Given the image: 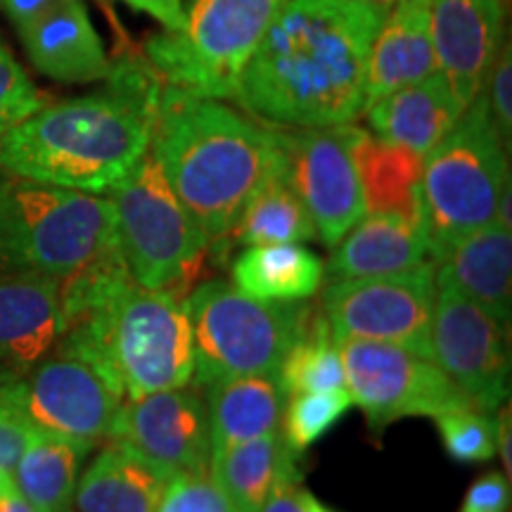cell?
I'll list each match as a JSON object with an SVG mask.
<instances>
[{
	"instance_id": "2",
	"label": "cell",
	"mask_w": 512,
	"mask_h": 512,
	"mask_svg": "<svg viewBox=\"0 0 512 512\" xmlns=\"http://www.w3.org/2000/svg\"><path fill=\"white\" fill-rule=\"evenodd\" d=\"M57 354L79 358L121 399L192 382V332L183 299L133 280L121 249L60 283Z\"/></svg>"
},
{
	"instance_id": "17",
	"label": "cell",
	"mask_w": 512,
	"mask_h": 512,
	"mask_svg": "<svg viewBox=\"0 0 512 512\" xmlns=\"http://www.w3.org/2000/svg\"><path fill=\"white\" fill-rule=\"evenodd\" d=\"M62 332L60 283L0 271V382L50 356Z\"/></svg>"
},
{
	"instance_id": "38",
	"label": "cell",
	"mask_w": 512,
	"mask_h": 512,
	"mask_svg": "<svg viewBox=\"0 0 512 512\" xmlns=\"http://www.w3.org/2000/svg\"><path fill=\"white\" fill-rule=\"evenodd\" d=\"M320 505L323 503L309 494L302 482H290L273 491L261 512H320Z\"/></svg>"
},
{
	"instance_id": "43",
	"label": "cell",
	"mask_w": 512,
	"mask_h": 512,
	"mask_svg": "<svg viewBox=\"0 0 512 512\" xmlns=\"http://www.w3.org/2000/svg\"><path fill=\"white\" fill-rule=\"evenodd\" d=\"M370 3L384 5V8H392V5H394V3H399V0H370Z\"/></svg>"
},
{
	"instance_id": "44",
	"label": "cell",
	"mask_w": 512,
	"mask_h": 512,
	"mask_svg": "<svg viewBox=\"0 0 512 512\" xmlns=\"http://www.w3.org/2000/svg\"><path fill=\"white\" fill-rule=\"evenodd\" d=\"M320 512H335V510H330L328 505H320Z\"/></svg>"
},
{
	"instance_id": "13",
	"label": "cell",
	"mask_w": 512,
	"mask_h": 512,
	"mask_svg": "<svg viewBox=\"0 0 512 512\" xmlns=\"http://www.w3.org/2000/svg\"><path fill=\"white\" fill-rule=\"evenodd\" d=\"M434 283L432 361L477 411L494 415L510 394L508 328L437 275V268Z\"/></svg>"
},
{
	"instance_id": "35",
	"label": "cell",
	"mask_w": 512,
	"mask_h": 512,
	"mask_svg": "<svg viewBox=\"0 0 512 512\" xmlns=\"http://www.w3.org/2000/svg\"><path fill=\"white\" fill-rule=\"evenodd\" d=\"M31 425L0 387V496L15 486V467L29 441Z\"/></svg>"
},
{
	"instance_id": "32",
	"label": "cell",
	"mask_w": 512,
	"mask_h": 512,
	"mask_svg": "<svg viewBox=\"0 0 512 512\" xmlns=\"http://www.w3.org/2000/svg\"><path fill=\"white\" fill-rule=\"evenodd\" d=\"M434 420L448 458L456 463H486L496 456L494 415L465 408V411L444 413Z\"/></svg>"
},
{
	"instance_id": "30",
	"label": "cell",
	"mask_w": 512,
	"mask_h": 512,
	"mask_svg": "<svg viewBox=\"0 0 512 512\" xmlns=\"http://www.w3.org/2000/svg\"><path fill=\"white\" fill-rule=\"evenodd\" d=\"M278 380L285 396L347 387L335 335L320 311H316L309 332L285 354L278 368Z\"/></svg>"
},
{
	"instance_id": "14",
	"label": "cell",
	"mask_w": 512,
	"mask_h": 512,
	"mask_svg": "<svg viewBox=\"0 0 512 512\" xmlns=\"http://www.w3.org/2000/svg\"><path fill=\"white\" fill-rule=\"evenodd\" d=\"M31 427L95 446L107 439L124 399L98 370L79 358L53 354L27 373L0 382Z\"/></svg>"
},
{
	"instance_id": "3",
	"label": "cell",
	"mask_w": 512,
	"mask_h": 512,
	"mask_svg": "<svg viewBox=\"0 0 512 512\" xmlns=\"http://www.w3.org/2000/svg\"><path fill=\"white\" fill-rule=\"evenodd\" d=\"M105 81L12 126L0 138V174L107 195L150 150L164 83L136 60L114 62Z\"/></svg>"
},
{
	"instance_id": "12",
	"label": "cell",
	"mask_w": 512,
	"mask_h": 512,
	"mask_svg": "<svg viewBox=\"0 0 512 512\" xmlns=\"http://www.w3.org/2000/svg\"><path fill=\"white\" fill-rule=\"evenodd\" d=\"M290 188L316 223L318 240L335 247L366 216L354 162V124L328 128H273Z\"/></svg>"
},
{
	"instance_id": "21",
	"label": "cell",
	"mask_w": 512,
	"mask_h": 512,
	"mask_svg": "<svg viewBox=\"0 0 512 512\" xmlns=\"http://www.w3.org/2000/svg\"><path fill=\"white\" fill-rule=\"evenodd\" d=\"M363 114L373 136L425 157L456 124L463 107L441 72L403 86L368 105Z\"/></svg>"
},
{
	"instance_id": "29",
	"label": "cell",
	"mask_w": 512,
	"mask_h": 512,
	"mask_svg": "<svg viewBox=\"0 0 512 512\" xmlns=\"http://www.w3.org/2000/svg\"><path fill=\"white\" fill-rule=\"evenodd\" d=\"M91 446L31 427L15 467V486L36 512H74L81 460Z\"/></svg>"
},
{
	"instance_id": "8",
	"label": "cell",
	"mask_w": 512,
	"mask_h": 512,
	"mask_svg": "<svg viewBox=\"0 0 512 512\" xmlns=\"http://www.w3.org/2000/svg\"><path fill=\"white\" fill-rule=\"evenodd\" d=\"M107 197L117 216L121 256L133 280L147 290L183 297L200 273L211 240L171 190L152 147Z\"/></svg>"
},
{
	"instance_id": "37",
	"label": "cell",
	"mask_w": 512,
	"mask_h": 512,
	"mask_svg": "<svg viewBox=\"0 0 512 512\" xmlns=\"http://www.w3.org/2000/svg\"><path fill=\"white\" fill-rule=\"evenodd\" d=\"M510 479L503 472H489L467 489L458 512H508Z\"/></svg>"
},
{
	"instance_id": "33",
	"label": "cell",
	"mask_w": 512,
	"mask_h": 512,
	"mask_svg": "<svg viewBox=\"0 0 512 512\" xmlns=\"http://www.w3.org/2000/svg\"><path fill=\"white\" fill-rule=\"evenodd\" d=\"M43 105L36 83L0 41V138Z\"/></svg>"
},
{
	"instance_id": "41",
	"label": "cell",
	"mask_w": 512,
	"mask_h": 512,
	"mask_svg": "<svg viewBox=\"0 0 512 512\" xmlns=\"http://www.w3.org/2000/svg\"><path fill=\"white\" fill-rule=\"evenodd\" d=\"M501 411V408H498ZM512 422H510V406H505L501 415H498L496 420V453L501 456L503 460V470H505V477L510 479L512 475V453H510V446H512Z\"/></svg>"
},
{
	"instance_id": "40",
	"label": "cell",
	"mask_w": 512,
	"mask_h": 512,
	"mask_svg": "<svg viewBox=\"0 0 512 512\" xmlns=\"http://www.w3.org/2000/svg\"><path fill=\"white\" fill-rule=\"evenodd\" d=\"M64 0H0L5 15L12 22V27L17 29V34L22 29L31 27L41 17H46L48 12H53L57 5H62Z\"/></svg>"
},
{
	"instance_id": "18",
	"label": "cell",
	"mask_w": 512,
	"mask_h": 512,
	"mask_svg": "<svg viewBox=\"0 0 512 512\" xmlns=\"http://www.w3.org/2000/svg\"><path fill=\"white\" fill-rule=\"evenodd\" d=\"M29 62L60 83L105 81L112 62L83 0H64L53 12L19 31Z\"/></svg>"
},
{
	"instance_id": "34",
	"label": "cell",
	"mask_w": 512,
	"mask_h": 512,
	"mask_svg": "<svg viewBox=\"0 0 512 512\" xmlns=\"http://www.w3.org/2000/svg\"><path fill=\"white\" fill-rule=\"evenodd\" d=\"M157 512H235L209 472H185L164 486Z\"/></svg>"
},
{
	"instance_id": "27",
	"label": "cell",
	"mask_w": 512,
	"mask_h": 512,
	"mask_svg": "<svg viewBox=\"0 0 512 512\" xmlns=\"http://www.w3.org/2000/svg\"><path fill=\"white\" fill-rule=\"evenodd\" d=\"M169 479L119 444L105 446L74 491L76 512H157Z\"/></svg>"
},
{
	"instance_id": "1",
	"label": "cell",
	"mask_w": 512,
	"mask_h": 512,
	"mask_svg": "<svg viewBox=\"0 0 512 512\" xmlns=\"http://www.w3.org/2000/svg\"><path fill=\"white\" fill-rule=\"evenodd\" d=\"M387 12L370 0H287L242 69L233 100L278 128L354 124Z\"/></svg>"
},
{
	"instance_id": "23",
	"label": "cell",
	"mask_w": 512,
	"mask_h": 512,
	"mask_svg": "<svg viewBox=\"0 0 512 512\" xmlns=\"http://www.w3.org/2000/svg\"><path fill=\"white\" fill-rule=\"evenodd\" d=\"M297 458L278 430L211 451L209 475L235 512H261L275 489L302 482Z\"/></svg>"
},
{
	"instance_id": "11",
	"label": "cell",
	"mask_w": 512,
	"mask_h": 512,
	"mask_svg": "<svg viewBox=\"0 0 512 512\" xmlns=\"http://www.w3.org/2000/svg\"><path fill=\"white\" fill-rule=\"evenodd\" d=\"M335 342L354 406L361 408L373 430L401 418H439L475 408L430 358L366 339L342 337Z\"/></svg>"
},
{
	"instance_id": "25",
	"label": "cell",
	"mask_w": 512,
	"mask_h": 512,
	"mask_svg": "<svg viewBox=\"0 0 512 512\" xmlns=\"http://www.w3.org/2000/svg\"><path fill=\"white\" fill-rule=\"evenodd\" d=\"M351 152L366 214H394L425 228L420 197L425 157L403 145L387 143L358 126H354Z\"/></svg>"
},
{
	"instance_id": "26",
	"label": "cell",
	"mask_w": 512,
	"mask_h": 512,
	"mask_svg": "<svg viewBox=\"0 0 512 512\" xmlns=\"http://www.w3.org/2000/svg\"><path fill=\"white\" fill-rule=\"evenodd\" d=\"M318 238L316 223L297 197V192L287 183L283 164H280L278 147L273 140V157L268 162L266 174L261 176L238 221L233 223L226 240L209 242L223 249L242 245H280V242H311Z\"/></svg>"
},
{
	"instance_id": "10",
	"label": "cell",
	"mask_w": 512,
	"mask_h": 512,
	"mask_svg": "<svg viewBox=\"0 0 512 512\" xmlns=\"http://www.w3.org/2000/svg\"><path fill=\"white\" fill-rule=\"evenodd\" d=\"M434 268V261L427 259L401 273L330 280L320 313L335 339L394 344L432 361Z\"/></svg>"
},
{
	"instance_id": "36",
	"label": "cell",
	"mask_w": 512,
	"mask_h": 512,
	"mask_svg": "<svg viewBox=\"0 0 512 512\" xmlns=\"http://www.w3.org/2000/svg\"><path fill=\"white\" fill-rule=\"evenodd\" d=\"M486 79H491L489 91V110L494 117V124L501 133V140L505 147H510L512 138V60H510V46L503 48V53L496 55L494 64H491V72Z\"/></svg>"
},
{
	"instance_id": "20",
	"label": "cell",
	"mask_w": 512,
	"mask_h": 512,
	"mask_svg": "<svg viewBox=\"0 0 512 512\" xmlns=\"http://www.w3.org/2000/svg\"><path fill=\"white\" fill-rule=\"evenodd\" d=\"M432 261L437 275L508 328L512 316V230L491 221L453 242Z\"/></svg>"
},
{
	"instance_id": "24",
	"label": "cell",
	"mask_w": 512,
	"mask_h": 512,
	"mask_svg": "<svg viewBox=\"0 0 512 512\" xmlns=\"http://www.w3.org/2000/svg\"><path fill=\"white\" fill-rule=\"evenodd\" d=\"M211 451L280 430L287 396L278 373L226 377L204 384Z\"/></svg>"
},
{
	"instance_id": "5",
	"label": "cell",
	"mask_w": 512,
	"mask_h": 512,
	"mask_svg": "<svg viewBox=\"0 0 512 512\" xmlns=\"http://www.w3.org/2000/svg\"><path fill=\"white\" fill-rule=\"evenodd\" d=\"M119 249L110 197L0 178V271L57 283Z\"/></svg>"
},
{
	"instance_id": "19",
	"label": "cell",
	"mask_w": 512,
	"mask_h": 512,
	"mask_svg": "<svg viewBox=\"0 0 512 512\" xmlns=\"http://www.w3.org/2000/svg\"><path fill=\"white\" fill-rule=\"evenodd\" d=\"M434 72L439 67L430 31V0H399L389 8L370 46L363 110Z\"/></svg>"
},
{
	"instance_id": "39",
	"label": "cell",
	"mask_w": 512,
	"mask_h": 512,
	"mask_svg": "<svg viewBox=\"0 0 512 512\" xmlns=\"http://www.w3.org/2000/svg\"><path fill=\"white\" fill-rule=\"evenodd\" d=\"M121 3L157 19L164 31H183L185 24H188V12L183 10V0H121Z\"/></svg>"
},
{
	"instance_id": "4",
	"label": "cell",
	"mask_w": 512,
	"mask_h": 512,
	"mask_svg": "<svg viewBox=\"0 0 512 512\" xmlns=\"http://www.w3.org/2000/svg\"><path fill=\"white\" fill-rule=\"evenodd\" d=\"M152 152L211 242L226 240L273 157V128L221 100L164 86Z\"/></svg>"
},
{
	"instance_id": "22",
	"label": "cell",
	"mask_w": 512,
	"mask_h": 512,
	"mask_svg": "<svg viewBox=\"0 0 512 512\" xmlns=\"http://www.w3.org/2000/svg\"><path fill=\"white\" fill-rule=\"evenodd\" d=\"M430 256L425 228L394 214H366L332 247L330 280L401 273Z\"/></svg>"
},
{
	"instance_id": "9",
	"label": "cell",
	"mask_w": 512,
	"mask_h": 512,
	"mask_svg": "<svg viewBox=\"0 0 512 512\" xmlns=\"http://www.w3.org/2000/svg\"><path fill=\"white\" fill-rule=\"evenodd\" d=\"M287 0H197L183 31H162L145 43V60L164 86L233 100L254 48Z\"/></svg>"
},
{
	"instance_id": "42",
	"label": "cell",
	"mask_w": 512,
	"mask_h": 512,
	"mask_svg": "<svg viewBox=\"0 0 512 512\" xmlns=\"http://www.w3.org/2000/svg\"><path fill=\"white\" fill-rule=\"evenodd\" d=\"M0 512H36L31 508V503L19 494L17 486H12V489L5 491L3 496H0Z\"/></svg>"
},
{
	"instance_id": "7",
	"label": "cell",
	"mask_w": 512,
	"mask_h": 512,
	"mask_svg": "<svg viewBox=\"0 0 512 512\" xmlns=\"http://www.w3.org/2000/svg\"><path fill=\"white\" fill-rule=\"evenodd\" d=\"M192 332V380L278 373L287 351L309 332L316 311L304 302H266L226 280L197 285L183 299Z\"/></svg>"
},
{
	"instance_id": "15",
	"label": "cell",
	"mask_w": 512,
	"mask_h": 512,
	"mask_svg": "<svg viewBox=\"0 0 512 512\" xmlns=\"http://www.w3.org/2000/svg\"><path fill=\"white\" fill-rule=\"evenodd\" d=\"M107 439L136 453L166 479L209 472L207 403L190 384L126 399Z\"/></svg>"
},
{
	"instance_id": "6",
	"label": "cell",
	"mask_w": 512,
	"mask_h": 512,
	"mask_svg": "<svg viewBox=\"0 0 512 512\" xmlns=\"http://www.w3.org/2000/svg\"><path fill=\"white\" fill-rule=\"evenodd\" d=\"M508 183V147L482 88L451 131L425 155L420 197L430 259L472 230L496 221Z\"/></svg>"
},
{
	"instance_id": "16",
	"label": "cell",
	"mask_w": 512,
	"mask_h": 512,
	"mask_svg": "<svg viewBox=\"0 0 512 512\" xmlns=\"http://www.w3.org/2000/svg\"><path fill=\"white\" fill-rule=\"evenodd\" d=\"M430 31L439 72L451 83L460 107L482 91L501 53V0H430Z\"/></svg>"
},
{
	"instance_id": "28",
	"label": "cell",
	"mask_w": 512,
	"mask_h": 512,
	"mask_svg": "<svg viewBox=\"0 0 512 512\" xmlns=\"http://www.w3.org/2000/svg\"><path fill=\"white\" fill-rule=\"evenodd\" d=\"M325 264L299 242L252 245L230 264V283L266 302H304L320 290Z\"/></svg>"
},
{
	"instance_id": "31",
	"label": "cell",
	"mask_w": 512,
	"mask_h": 512,
	"mask_svg": "<svg viewBox=\"0 0 512 512\" xmlns=\"http://www.w3.org/2000/svg\"><path fill=\"white\" fill-rule=\"evenodd\" d=\"M351 406H354V399L347 387L292 394L285 401L283 418H280L283 430L280 432H283L287 446L297 456H302L347 415Z\"/></svg>"
}]
</instances>
